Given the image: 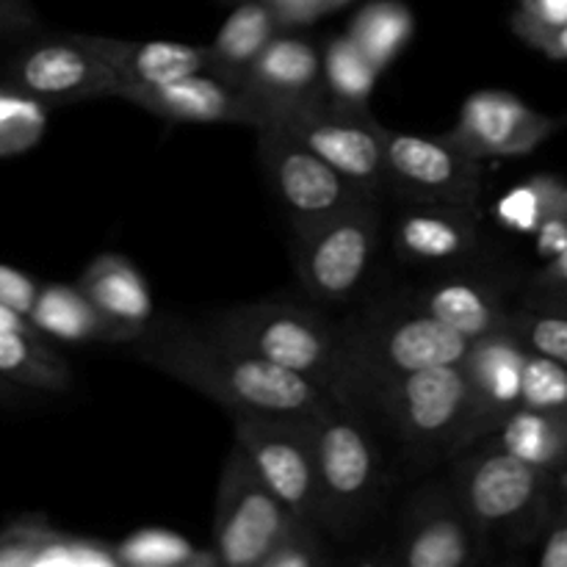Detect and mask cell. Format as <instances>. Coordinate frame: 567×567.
<instances>
[{"instance_id":"19","label":"cell","mask_w":567,"mask_h":567,"mask_svg":"<svg viewBox=\"0 0 567 567\" xmlns=\"http://www.w3.org/2000/svg\"><path fill=\"white\" fill-rule=\"evenodd\" d=\"M476 244L474 208L415 203L396 225V249L413 264H441L471 252Z\"/></svg>"},{"instance_id":"31","label":"cell","mask_w":567,"mask_h":567,"mask_svg":"<svg viewBox=\"0 0 567 567\" xmlns=\"http://www.w3.org/2000/svg\"><path fill=\"white\" fill-rule=\"evenodd\" d=\"M520 408L567 421V369L526 349L520 374Z\"/></svg>"},{"instance_id":"28","label":"cell","mask_w":567,"mask_h":567,"mask_svg":"<svg viewBox=\"0 0 567 567\" xmlns=\"http://www.w3.org/2000/svg\"><path fill=\"white\" fill-rule=\"evenodd\" d=\"M324 66L327 100L341 109H369V97L377 86L380 70L365 59L363 50L347 37H336L321 55Z\"/></svg>"},{"instance_id":"37","label":"cell","mask_w":567,"mask_h":567,"mask_svg":"<svg viewBox=\"0 0 567 567\" xmlns=\"http://www.w3.org/2000/svg\"><path fill=\"white\" fill-rule=\"evenodd\" d=\"M39 288L33 277H28L25 271L11 269V266L0 264V305L17 310V313L28 316L31 313L33 302L39 297Z\"/></svg>"},{"instance_id":"2","label":"cell","mask_w":567,"mask_h":567,"mask_svg":"<svg viewBox=\"0 0 567 567\" xmlns=\"http://www.w3.org/2000/svg\"><path fill=\"white\" fill-rule=\"evenodd\" d=\"M468 349V338L449 330L446 324L419 308L413 313L360 324L358 330L341 332L338 402H347L349 393L369 396L382 382L413 374V371L460 365Z\"/></svg>"},{"instance_id":"43","label":"cell","mask_w":567,"mask_h":567,"mask_svg":"<svg viewBox=\"0 0 567 567\" xmlns=\"http://www.w3.org/2000/svg\"><path fill=\"white\" fill-rule=\"evenodd\" d=\"M28 17L17 9V0H0V33L9 31V28L22 25Z\"/></svg>"},{"instance_id":"14","label":"cell","mask_w":567,"mask_h":567,"mask_svg":"<svg viewBox=\"0 0 567 567\" xmlns=\"http://www.w3.org/2000/svg\"><path fill=\"white\" fill-rule=\"evenodd\" d=\"M241 89L258 105L264 125H271L288 111L327 100L321 53L308 39L275 33L249 66Z\"/></svg>"},{"instance_id":"5","label":"cell","mask_w":567,"mask_h":567,"mask_svg":"<svg viewBox=\"0 0 567 567\" xmlns=\"http://www.w3.org/2000/svg\"><path fill=\"white\" fill-rule=\"evenodd\" d=\"M369 396L415 452H460L476 441L474 399L463 365L413 371L382 382Z\"/></svg>"},{"instance_id":"15","label":"cell","mask_w":567,"mask_h":567,"mask_svg":"<svg viewBox=\"0 0 567 567\" xmlns=\"http://www.w3.org/2000/svg\"><path fill=\"white\" fill-rule=\"evenodd\" d=\"M557 122L507 92H476L465 100L460 120L446 138L474 158L532 153Z\"/></svg>"},{"instance_id":"45","label":"cell","mask_w":567,"mask_h":567,"mask_svg":"<svg viewBox=\"0 0 567 567\" xmlns=\"http://www.w3.org/2000/svg\"><path fill=\"white\" fill-rule=\"evenodd\" d=\"M546 277H548V282H563V286H567V249L551 260Z\"/></svg>"},{"instance_id":"9","label":"cell","mask_w":567,"mask_h":567,"mask_svg":"<svg viewBox=\"0 0 567 567\" xmlns=\"http://www.w3.org/2000/svg\"><path fill=\"white\" fill-rule=\"evenodd\" d=\"M271 125L286 127L369 197H377L388 186L385 127L369 114V109H341L330 100H321L288 111Z\"/></svg>"},{"instance_id":"40","label":"cell","mask_w":567,"mask_h":567,"mask_svg":"<svg viewBox=\"0 0 567 567\" xmlns=\"http://www.w3.org/2000/svg\"><path fill=\"white\" fill-rule=\"evenodd\" d=\"M537 249H540L546 258H557L559 252L567 249V219H546L537 227Z\"/></svg>"},{"instance_id":"8","label":"cell","mask_w":567,"mask_h":567,"mask_svg":"<svg viewBox=\"0 0 567 567\" xmlns=\"http://www.w3.org/2000/svg\"><path fill=\"white\" fill-rule=\"evenodd\" d=\"M236 446L266 487L302 524H319V476H316L310 419L282 415H233Z\"/></svg>"},{"instance_id":"11","label":"cell","mask_w":567,"mask_h":567,"mask_svg":"<svg viewBox=\"0 0 567 567\" xmlns=\"http://www.w3.org/2000/svg\"><path fill=\"white\" fill-rule=\"evenodd\" d=\"M385 183L410 203L474 208L482 192V166L446 136L385 131Z\"/></svg>"},{"instance_id":"25","label":"cell","mask_w":567,"mask_h":567,"mask_svg":"<svg viewBox=\"0 0 567 567\" xmlns=\"http://www.w3.org/2000/svg\"><path fill=\"white\" fill-rule=\"evenodd\" d=\"M0 377L17 388L61 393L72 374L66 360L50 347L42 332L0 330Z\"/></svg>"},{"instance_id":"29","label":"cell","mask_w":567,"mask_h":567,"mask_svg":"<svg viewBox=\"0 0 567 567\" xmlns=\"http://www.w3.org/2000/svg\"><path fill=\"white\" fill-rule=\"evenodd\" d=\"M120 565L127 567H197L214 565L216 554H199L186 537L166 529H142L114 546Z\"/></svg>"},{"instance_id":"4","label":"cell","mask_w":567,"mask_h":567,"mask_svg":"<svg viewBox=\"0 0 567 567\" xmlns=\"http://www.w3.org/2000/svg\"><path fill=\"white\" fill-rule=\"evenodd\" d=\"M219 341L258 354L269 363L319 382L338 399L341 332L313 310L280 302H255L216 316L208 330Z\"/></svg>"},{"instance_id":"39","label":"cell","mask_w":567,"mask_h":567,"mask_svg":"<svg viewBox=\"0 0 567 567\" xmlns=\"http://www.w3.org/2000/svg\"><path fill=\"white\" fill-rule=\"evenodd\" d=\"M280 22H305L336 6V0H266Z\"/></svg>"},{"instance_id":"10","label":"cell","mask_w":567,"mask_h":567,"mask_svg":"<svg viewBox=\"0 0 567 567\" xmlns=\"http://www.w3.org/2000/svg\"><path fill=\"white\" fill-rule=\"evenodd\" d=\"M260 161L297 233L360 199H374L280 125L260 127Z\"/></svg>"},{"instance_id":"35","label":"cell","mask_w":567,"mask_h":567,"mask_svg":"<svg viewBox=\"0 0 567 567\" xmlns=\"http://www.w3.org/2000/svg\"><path fill=\"white\" fill-rule=\"evenodd\" d=\"M567 22V0H520L515 11V31L532 42L535 48H543L551 33H557Z\"/></svg>"},{"instance_id":"18","label":"cell","mask_w":567,"mask_h":567,"mask_svg":"<svg viewBox=\"0 0 567 567\" xmlns=\"http://www.w3.org/2000/svg\"><path fill=\"white\" fill-rule=\"evenodd\" d=\"M116 78L114 97L136 89H155L177 78L208 70V48L181 42H127L116 37H83Z\"/></svg>"},{"instance_id":"32","label":"cell","mask_w":567,"mask_h":567,"mask_svg":"<svg viewBox=\"0 0 567 567\" xmlns=\"http://www.w3.org/2000/svg\"><path fill=\"white\" fill-rule=\"evenodd\" d=\"M33 567H120L114 546L50 529L39 546Z\"/></svg>"},{"instance_id":"13","label":"cell","mask_w":567,"mask_h":567,"mask_svg":"<svg viewBox=\"0 0 567 567\" xmlns=\"http://www.w3.org/2000/svg\"><path fill=\"white\" fill-rule=\"evenodd\" d=\"M546 480V468H537L502 449L465 465L457 480V504L480 529L518 524L543 502Z\"/></svg>"},{"instance_id":"48","label":"cell","mask_w":567,"mask_h":567,"mask_svg":"<svg viewBox=\"0 0 567 567\" xmlns=\"http://www.w3.org/2000/svg\"><path fill=\"white\" fill-rule=\"evenodd\" d=\"M338 3H343V0H336V6H338Z\"/></svg>"},{"instance_id":"33","label":"cell","mask_w":567,"mask_h":567,"mask_svg":"<svg viewBox=\"0 0 567 567\" xmlns=\"http://www.w3.org/2000/svg\"><path fill=\"white\" fill-rule=\"evenodd\" d=\"M507 330L529 352L557 360L567 369V316L565 313H529L507 324Z\"/></svg>"},{"instance_id":"3","label":"cell","mask_w":567,"mask_h":567,"mask_svg":"<svg viewBox=\"0 0 567 567\" xmlns=\"http://www.w3.org/2000/svg\"><path fill=\"white\" fill-rule=\"evenodd\" d=\"M310 430L319 476V524L347 537L377 504L382 485L380 449L363 419L338 399L310 419Z\"/></svg>"},{"instance_id":"16","label":"cell","mask_w":567,"mask_h":567,"mask_svg":"<svg viewBox=\"0 0 567 567\" xmlns=\"http://www.w3.org/2000/svg\"><path fill=\"white\" fill-rule=\"evenodd\" d=\"M122 100L169 122H238L264 127L258 105L241 86L205 70L164 86L136 89Z\"/></svg>"},{"instance_id":"12","label":"cell","mask_w":567,"mask_h":567,"mask_svg":"<svg viewBox=\"0 0 567 567\" xmlns=\"http://www.w3.org/2000/svg\"><path fill=\"white\" fill-rule=\"evenodd\" d=\"M6 86L44 105H70L114 97L116 78L83 37L42 39L11 59Z\"/></svg>"},{"instance_id":"21","label":"cell","mask_w":567,"mask_h":567,"mask_svg":"<svg viewBox=\"0 0 567 567\" xmlns=\"http://www.w3.org/2000/svg\"><path fill=\"white\" fill-rule=\"evenodd\" d=\"M471 520L460 504L424 502L413 509L402 535V563L408 567H463L474 557Z\"/></svg>"},{"instance_id":"38","label":"cell","mask_w":567,"mask_h":567,"mask_svg":"<svg viewBox=\"0 0 567 567\" xmlns=\"http://www.w3.org/2000/svg\"><path fill=\"white\" fill-rule=\"evenodd\" d=\"M321 559H324V554H321L319 543H316L313 529H308L302 535L288 537L280 548H275L264 567H310L319 565Z\"/></svg>"},{"instance_id":"20","label":"cell","mask_w":567,"mask_h":567,"mask_svg":"<svg viewBox=\"0 0 567 567\" xmlns=\"http://www.w3.org/2000/svg\"><path fill=\"white\" fill-rule=\"evenodd\" d=\"M83 297L103 313L125 341L142 336L153 319V297L136 266L122 255H100L81 277Z\"/></svg>"},{"instance_id":"41","label":"cell","mask_w":567,"mask_h":567,"mask_svg":"<svg viewBox=\"0 0 567 567\" xmlns=\"http://www.w3.org/2000/svg\"><path fill=\"white\" fill-rule=\"evenodd\" d=\"M543 567H567V515L557 520L540 554Z\"/></svg>"},{"instance_id":"27","label":"cell","mask_w":567,"mask_h":567,"mask_svg":"<svg viewBox=\"0 0 567 567\" xmlns=\"http://www.w3.org/2000/svg\"><path fill=\"white\" fill-rule=\"evenodd\" d=\"M502 426L504 452L515 454L537 468L548 471L567 454V421L563 419L518 408L504 419Z\"/></svg>"},{"instance_id":"17","label":"cell","mask_w":567,"mask_h":567,"mask_svg":"<svg viewBox=\"0 0 567 567\" xmlns=\"http://www.w3.org/2000/svg\"><path fill=\"white\" fill-rule=\"evenodd\" d=\"M524 360L526 347L507 327L471 341L468 354L460 365L474 399L476 437L502 426L504 419L520 408Z\"/></svg>"},{"instance_id":"24","label":"cell","mask_w":567,"mask_h":567,"mask_svg":"<svg viewBox=\"0 0 567 567\" xmlns=\"http://www.w3.org/2000/svg\"><path fill=\"white\" fill-rule=\"evenodd\" d=\"M415 308L446 324L449 330L465 336L468 341L507 327V316L502 313L493 293L471 280L437 282L419 299Z\"/></svg>"},{"instance_id":"42","label":"cell","mask_w":567,"mask_h":567,"mask_svg":"<svg viewBox=\"0 0 567 567\" xmlns=\"http://www.w3.org/2000/svg\"><path fill=\"white\" fill-rule=\"evenodd\" d=\"M0 330H14V332H39L37 327L31 324V319L22 313H17V310L6 308V305H0Z\"/></svg>"},{"instance_id":"26","label":"cell","mask_w":567,"mask_h":567,"mask_svg":"<svg viewBox=\"0 0 567 567\" xmlns=\"http://www.w3.org/2000/svg\"><path fill=\"white\" fill-rule=\"evenodd\" d=\"M413 31L415 20L408 6L399 3V0H377V3L365 6L354 17L352 28H349V39L382 72L402 53V48L410 42Z\"/></svg>"},{"instance_id":"7","label":"cell","mask_w":567,"mask_h":567,"mask_svg":"<svg viewBox=\"0 0 567 567\" xmlns=\"http://www.w3.org/2000/svg\"><path fill=\"white\" fill-rule=\"evenodd\" d=\"M297 236V275L305 291L316 302L343 305L360 291L371 271L380 238V210L374 199H360Z\"/></svg>"},{"instance_id":"46","label":"cell","mask_w":567,"mask_h":567,"mask_svg":"<svg viewBox=\"0 0 567 567\" xmlns=\"http://www.w3.org/2000/svg\"><path fill=\"white\" fill-rule=\"evenodd\" d=\"M14 388L17 385H11V382H6L3 377H0V404H6V402H11V399H14Z\"/></svg>"},{"instance_id":"36","label":"cell","mask_w":567,"mask_h":567,"mask_svg":"<svg viewBox=\"0 0 567 567\" xmlns=\"http://www.w3.org/2000/svg\"><path fill=\"white\" fill-rule=\"evenodd\" d=\"M502 225H507L515 233H537V227L543 225V199L537 192L535 181L524 183V186H515L507 197L498 203L496 208Z\"/></svg>"},{"instance_id":"6","label":"cell","mask_w":567,"mask_h":567,"mask_svg":"<svg viewBox=\"0 0 567 567\" xmlns=\"http://www.w3.org/2000/svg\"><path fill=\"white\" fill-rule=\"evenodd\" d=\"M313 526L302 524L269 487L260 482L241 449H233L225 465L214 520L216 563L227 567H264L269 554L288 537Z\"/></svg>"},{"instance_id":"44","label":"cell","mask_w":567,"mask_h":567,"mask_svg":"<svg viewBox=\"0 0 567 567\" xmlns=\"http://www.w3.org/2000/svg\"><path fill=\"white\" fill-rule=\"evenodd\" d=\"M540 50H546V53L551 55V59H565L567 61V22H565L563 28H559L557 33H551V37H548L546 42H543Z\"/></svg>"},{"instance_id":"34","label":"cell","mask_w":567,"mask_h":567,"mask_svg":"<svg viewBox=\"0 0 567 567\" xmlns=\"http://www.w3.org/2000/svg\"><path fill=\"white\" fill-rule=\"evenodd\" d=\"M50 526L39 518L11 520L0 529V567H33Z\"/></svg>"},{"instance_id":"22","label":"cell","mask_w":567,"mask_h":567,"mask_svg":"<svg viewBox=\"0 0 567 567\" xmlns=\"http://www.w3.org/2000/svg\"><path fill=\"white\" fill-rule=\"evenodd\" d=\"M28 319H31V324L44 338H55V341L64 343L125 341V336L103 313H97V308L83 297L81 288L72 286L39 288V297L33 302Z\"/></svg>"},{"instance_id":"30","label":"cell","mask_w":567,"mask_h":567,"mask_svg":"<svg viewBox=\"0 0 567 567\" xmlns=\"http://www.w3.org/2000/svg\"><path fill=\"white\" fill-rule=\"evenodd\" d=\"M48 105L0 83V158L31 150L42 138Z\"/></svg>"},{"instance_id":"1","label":"cell","mask_w":567,"mask_h":567,"mask_svg":"<svg viewBox=\"0 0 567 567\" xmlns=\"http://www.w3.org/2000/svg\"><path fill=\"white\" fill-rule=\"evenodd\" d=\"M138 338V354L147 363L177 377L194 391H203L233 415L313 419L336 399L319 382L219 341L210 332L197 336L183 327L147 332L144 327Z\"/></svg>"},{"instance_id":"23","label":"cell","mask_w":567,"mask_h":567,"mask_svg":"<svg viewBox=\"0 0 567 567\" xmlns=\"http://www.w3.org/2000/svg\"><path fill=\"white\" fill-rule=\"evenodd\" d=\"M277 25L280 20L266 0L238 6L208 48V70L241 86L252 61L277 33Z\"/></svg>"},{"instance_id":"47","label":"cell","mask_w":567,"mask_h":567,"mask_svg":"<svg viewBox=\"0 0 567 567\" xmlns=\"http://www.w3.org/2000/svg\"><path fill=\"white\" fill-rule=\"evenodd\" d=\"M563 310H565V316H567V299L563 302Z\"/></svg>"}]
</instances>
